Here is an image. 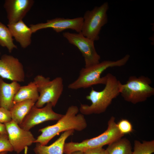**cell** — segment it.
Segmentation results:
<instances>
[{
    "instance_id": "6da1fadb",
    "label": "cell",
    "mask_w": 154,
    "mask_h": 154,
    "mask_svg": "<svg viewBox=\"0 0 154 154\" xmlns=\"http://www.w3.org/2000/svg\"><path fill=\"white\" fill-rule=\"evenodd\" d=\"M104 89L100 91L92 88L86 99L91 102L90 105L81 104L79 110L83 115L99 114L104 112L113 100L120 94L121 83L116 77L109 73Z\"/></svg>"
},
{
    "instance_id": "7a4b0ae2",
    "label": "cell",
    "mask_w": 154,
    "mask_h": 154,
    "mask_svg": "<svg viewBox=\"0 0 154 154\" xmlns=\"http://www.w3.org/2000/svg\"><path fill=\"white\" fill-rule=\"evenodd\" d=\"M78 107L69 106L64 115L55 124L39 129L41 133L36 139L34 143L46 145L54 137L60 133L69 130L81 131L87 126V123L84 115L78 114Z\"/></svg>"
},
{
    "instance_id": "3957f363",
    "label": "cell",
    "mask_w": 154,
    "mask_h": 154,
    "mask_svg": "<svg viewBox=\"0 0 154 154\" xmlns=\"http://www.w3.org/2000/svg\"><path fill=\"white\" fill-rule=\"evenodd\" d=\"M130 56L127 54L122 58L116 61L104 60L88 67L82 68L80 70L77 79L68 86V88L77 90L86 88L98 84H105L106 76L101 77V75L110 67H121L127 62Z\"/></svg>"
},
{
    "instance_id": "277c9868",
    "label": "cell",
    "mask_w": 154,
    "mask_h": 154,
    "mask_svg": "<svg viewBox=\"0 0 154 154\" xmlns=\"http://www.w3.org/2000/svg\"><path fill=\"white\" fill-rule=\"evenodd\" d=\"M115 121V117L112 116L108 122L107 129L97 137L85 139L79 143L70 142L65 143L64 153L68 154L76 151L84 152L89 149L102 147L122 138L124 135L119 132Z\"/></svg>"
},
{
    "instance_id": "5b68a950",
    "label": "cell",
    "mask_w": 154,
    "mask_h": 154,
    "mask_svg": "<svg viewBox=\"0 0 154 154\" xmlns=\"http://www.w3.org/2000/svg\"><path fill=\"white\" fill-rule=\"evenodd\" d=\"M151 83L148 77L130 76L125 84H121L120 94L125 101L133 104L144 102L154 95Z\"/></svg>"
},
{
    "instance_id": "8992f818",
    "label": "cell",
    "mask_w": 154,
    "mask_h": 154,
    "mask_svg": "<svg viewBox=\"0 0 154 154\" xmlns=\"http://www.w3.org/2000/svg\"><path fill=\"white\" fill-rule=\"evenodd\" d=\"M109 8L108 3L106 2L85 12L81 32L84 36L94 42L99 40L102 28L108 22Z\"/></svg>"
},
{
    "instance_id": "52a82bcc",
    "label": "cell",
    "mask_w": 154,
    "mask_h": 154,
    "mask_svg": "<svg viewBox=\"0 0 154 154\" xmlns=\"http://www.w3.org/2000/svg\"><path fill=\"white\" fill-rule=\"evenodd\" d=\"M33 81L39 94L35 105L37 108H41L45 104L50 103L53 107H55L63 91L62 78L58 77L51 80L49 77L38 75L35 77Z\"/></svg>"
},
{
    "instance_id": "ba28073f",
    "label": "cell",
    "mask_w": 154,
    "mask_h": 154,
    "mask_svg": "<svg viewBox=\"0 0 154 154\" xmlns=\"http://www.w3.org/2000/svg\"><path fill=\"white\" fill-rule=\"evenodd\" d=\"M62 35L70 43L76 47L80 51L84 58L85 67L100 62V56L96 51L94 41L84 36L81 32H66Z\"/></svg>"
},
{
    "instance_id": "9c48e42d",
    "label": "cell",
    "mask_w": 154,
    "mask_h": 154,
    "mask_svg": "<svg viewBox=\"0 0 154 154\" xmlns=\"http://www.w3.org/2000/svg\"><path fill=\"white\" fill-rule=\"evenodd\" d=\"M53 106L50 103L41 108L35 105L19 125L21 128L27 130L35 126L44 122L51 120H58L63 115L57 113L52 110Z\"/></svg>"
},
{
    "instance_id": "30bf717a",
    "label": "cell",
    "mask_w": 154,
    "mask_h": 154,
    "mask_svg": "<svg viewBox=\"0 0 154 154\" xmlns=\"http://www.w3.org/2000/svg\"><path fill=\"white\" fill-rule=\"evenodd\" d=\"M6 126L9 141L13 150L19 154L25 147L34 143L36 139L29 131L24 129L12 120L4 123Z\"/></svg>"
},
{
    "instance_id": "8fae6325",
    "label": "cell",
    "mask_w": 154,
    "mask_h": 154,
    "mask_svg": "<svg viewBox=\"0 0 154 154\" xmlns=\"http://www.w3.org/2000/svg\"><path fill=\"white\" fill-rule=\"evenodd\" d=\"M83 21V17L73 19L56 17L47 20L45 23L31 24L29 27L33 33L43 29L51 28L57 33L67 29L74 30L77 33L81 32Z\"/></svg>"
},
{
    "instance_id": "7c38bea8",
    "label": "cell",
    "mask_w": 154,
    "mask_h": 154,
    "mask_svg": "<svg viewBox=\"0 0 154 154\" xmlns=\"http://www.w3.org/2000/svg\"><path fill=\"white\" fill-rule=\"evenodd\" d=\"M0 76L12 82H24L25 74L22 64L13 56L2 55L0 59Z\"/></svg>"
},
{
    "instance_id": "4fadbf2b",
    "label": "cell",
    "mask_w": 154,
    "mask_h": 154,
    "mask_svg": "<svg viewBox=\"0 0 154 154\" xmlns=\"http://www.w3.org/2000/svg\"><path fill=\"white\" fill-rule=\"evenodd\" d=\"M34 3L33 0H6L4 7L7 13L8 24L22 20Z\"/></svg>"
},
{
    "instance_id": "5bb4252c",
    "label": "cell",
    "mask_w": 154,
    "mask_h": 154,
    "mask_svg": "<svg viewBox=\"0 0 154 154\" xmlns=\"http://www.w3.org/2000/svg\"><path fill=\"white\" fill-rule=\"evenodd\" d=\"M7 26L13 37L22 48H25L31 44L33 33L30 27L23 20L14 23L8 24Z\"/></svg>"
},
{
    "instance_id": "9a60e30c",
    "label": "cell",
    "mask_w": 154,
    "mask_h": 154,
    "mask_svg": "<svg viewBox=\"0 0 154 154\" xmlns=\"http://www.w3.org/2000/svg\"><path fill=\"white\" fill-rule=\"evenodd\" d=\"M21 85L17 82H5L0 78V107L10 110L13 105L14 97Z\"/></svg>"
},
{
    "instance_id": "2e32d148",
    "label": "cell",
    "mask_w": 154,
    "mask_h": 154,
    "mask_svg": "<svg viewBox=\"0 0 154 154\" xmlns=\"http://www.w3.org/2000/svg\"><path fill=\"white\" fill-rule=\"evenodd\" d=\"M74 130L64 132L54 143L48 146L37 144L33 149L36 154H63L65 142L67 139L73 134Z\"/></svg>"
},
{
    "instance_id": "e0dca14e",
    "label": "cell",
    "mask_w": 154,
    "mask_h": 154,
    "mask_svg": "<svg viewBox=\"0 0 154 154\" xmlns=\"http://www.w3.org/2000/svg\"><path fill=\"white\" fill-rule=\"evenodd\" d=\"M35 103L32 100H28L13 104L9 110L12 120L18 124H21Z\"/></svg>"
},
{
    "instance_id": "ac0fdd59",
    "label": "cell",
    "mask_w": 154,
    "mask_h": 154,
    "mask_svg": "<svg viewBox=\"0 0 154 154\" xmlns=\"http://www.w3.org/2000/svg\"><path fill=\"white\" fill-rule=\"evenodd\" d=\"M39 97L36 84L34 81L31 82L27 85L21 86L14 97L13 104L28 100H32L36 103Z\"/></svg>"
},
{
    "instance_id": "d6986e66",
    "label": "cell",
    "mask_w": 154,
    "mask_h": 154,
    "mask_svg": "<svg viewBox=\"0 0 154 154\" xmlns=\"http://www.w3.org/2000/svg\"><path fill=\"white\" fill-rule=\"evenodd\" d=\"M107 154H132V147L127 139L121 138L108 145Z\"/></svg>"
},
{
    "instance_id": "ffe728a7",
    "label": "cell",
    "mask_w": 154,
    "mask_h": 154,
    "mask_svg": "<svg viewBox=\"0 0 154 154\" xmlns=\"http://www.w3.org/2000/svg\"><path fill=\"white\" fill-rule=\"evenodd\" d=\"M13 41V37L9 28L0 22V45L6 47L10 53L14 49L17 48Z\"/></svg>"
},
{
    "instance_id": "44dd1931",
    "label": "cell",
    "mask_w": 154,
    "mask_h": 154,
    "mask_svg": "<svg viewBox=\"0 0 154 154\" xmlns=\"http://www.w3.org/2000/svg\"><path fill=\"white\" fill-rule=\"evenodd\" d=\"M154 152V140L143 141L142 142L137 140L134 141L132 154H152Z\"/></svg>"
},
{
    "instance_id": "7402d4cb",
    "label": "cell",
    "mask_w": 154,
    "mask_h": 154,
    "mask_svg": "<svg viewBox=\"0 0 154 154\" xmlns=\"http://www.w3.org/2000/svg\"><path fill=\"white\" fill-rule=\"evenodd\" d=\"M116 124L119 132L123 135L129 134L133 131L131 123L127 119H122Z\"/></svg>"
},
{
    "instance_id": "603a6c76",
    "label": "cell",
    "mask_w": 154,
    "mask_h": 154,
    "mask_svg": "<svg viewBox=\"0 0 154 154\" xmlns=\"http://www.w3.org/2000/svg\"><path fill=\"white\" fill-rule=\"evenodd\" d=\"M13 151L9 141L7 134H0V152H12Z\"/></svg>"
},
{
    "instance_id": "cb8c5ba5",
    "label": "cell",
    "mask_w": 154,
    "mask_h": 154,
    "mask_svg": "<svg viewBox=\"0 0 154 154\" xmlns=\"http://www.w3.org/2000/svg\"><path fill=\"white\" fill-rule=\"evenodd\" d=\"M12 120L10 111L0 107V123H5Z\"/></svg>"
},
{
    "instance_id": "d4e9b609",
    "label": "cell",
    "mask_w": 154,
    "mask_h": 154,
    "mask_svg": "<svg viewBox=\"0 0 154 154\" xmlns=\"http://www.w3.org/2000/svg\"><path fill=\"white\" fill-rule=\"evenodd\" d=\"M84 154H107L106 149L99 147L88 149L84 152Z\"/></svg>"
},
{
    "instance_id": "484cf974",
    "label": "cell",
    "mask_w": 154,
    "mask_h": 154,
    "mask_svg": "<svg viewBox=\"0 0 154 154\" xmlns=\"http://www.w3.org/2000/svg\"><path fill=\"white\" fill-rule=\"evenodd\" d=\"M0 134H7L5 124L1 123H0Z\"/></svg>"
},
{
    "instance_id": "4316f807",
    "label": "cell",
    "mask_w": 154,
    "mask_h": 154,
    "mask_svg": "<svg viewBox=\"0 0 154 154\" xmlns=\"http://www.w3.org/2000/svg\"><path fill=\"white\" fill-rule=\"evenodd\" d=\"M68 154H84V152L81 151H76Z\"/></svg>"
},
{
    "instance_id": "83f0119b",
    "label": "cell",
    "mask_w": 154,
    "mask_h": 154,
    "mask_svg": "<svg viewBox=\"0 0 154 154\" xmlns=\"http://www.w3.org/2000/svg\"><path fill=\"white\" fill-rule=\"evenodd\" d=\"M24 154H27V151H28V147H25L24 149Z\"/></svg>"
},
{
    "instance_id": "f1b7e54d",
    "label": "cell",
    "mask_w": 154,
    "mask_h": 154,
    "mask_svg": "<svg viewBox=\"0 0 154 154\" xmlns=\"http://www.w3.org/2000/svg\"><path fill=\"white\" fill-rule=\"evenodd\" d=\"M7 151H4L0 152V154H7Z\"/></svg>"
},
{
    "instance_id": "f546056e",
    "label": "cell",
    "mask_w": 154,
    "mask_h": 154,
    "mask_svg": "<svg viewBox=\"0 0 154 154\" xmlns=\"http://www.w3.org/2000/svg\"><path fill=\"white\" fill-rule=\"evenodd\" d=\"M0 54H1V53H0Z\"/></svg>"
},
{
    "instance_id": "4dcf8cb0",
    "label": "cell",
    "mask_w": 154,
    "mask_h": 154,
    "mask_svg": "<svg viewBox=\"0 0 154 154\" xmlns=\"http://www.w3.org/2000/svg\"></svg>"
}]
</instances>
